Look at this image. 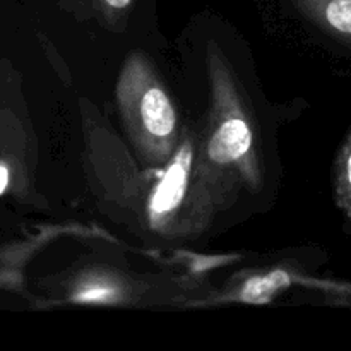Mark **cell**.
Returning <instances> with one entry per match:
<instances>
[{
	"label": "cell",
	"mask_w": 351,
	"mask_h": 351,
	"mask_svg": "<svg viewBox=\"0 0 351 351\" xmlns=\"http://www.w3.org/2000/svg\"><path fill=\"white\" fill-rule=\"evenodd\" d=\"M189 165H191V149L184 147L175 158L173 163L170 165L154 192L153 201H151V211L154 215H165V213H170L178 208L185 194Z\"/></svg>",
	"instance_id": "cell-1"
},
{
	"label": "cell",
	"mask_w": 351,
	"mask_h": 351,
	"mask_svg": "<svg viewBox=\"0 0 351 351\" xmlns=\"http://www.w3.org/2000/svg\"><path fill=\"white\" fill-rule=\"evenodd\" d=\"M252 134L243 120L233 119L223 123L209 143V156L216 163H230L249 151Z\"/></svg>",
	"instance_id": "cell-2"
},
{
	"label": "cell",
	"mask_w": 351,
	"mask_h": 351,
	"mask_svg": "<svg viewBox=\"0 0 351 351\" xmlns=\"http://www.w3.org/2000/svg\"><path fill=\"white\" fill-rule=\"evenodd\" d=\"M141 115L146 129L154 136H168L175 129V112L161 89H149L141 103Z\"/></svg>",
	"instance_id": "cell-3"
},
{
	"label": "cell",
	"mask_w": 351,
	"mask_h": 351,
	"mask_svg": "<svg viewBox=\"0 0 351 351\" xmlns=\"http://www.w3.org/2000/svg\"><path fill=\"white\" fill-rule=\"evenodd\" d=\"M290 285V276L285 271L278 269L266 276H256L249 280L243 287L242 300L249 304H266L269 302L281 288Z\"/></svg>",
	"instance_id": "cell-4"
},
{
	"label": "cell",
	"mask_w": 351,
	"mask_h": 351,
	"mask_svg": "<svg viewBox=\"0 0 351 351\" xmlns=\"http://www.w3.org/2000/svg\"><path fill=\"white\" fill-rule=\"evenodd\" d=\"M112 295V290L110 288H103V287H95V288H89V290L82 291L79 295V300L82 302H89V300H103V298L110 297Z\"/></svg>",
	"instance_id": "cell-5"
},
{
	"label": "cell",
	"mask_w": 351,
	"mask_h": 351,
	"mask_svg": "<svg viewBox=\"0 0 351 351\" xmlns=\"http://www.w3.org/2000/svg\"><path fill=\"white\" fill-rule=\"evenodd\" d=\"M7 182H9V171H7L5 167H2V165H0V194L5 191Z\"/></svg>",
	"instance_id": "cell-6"
},
{
	"label": "cell",
	"mask_w": 351,
	"mask_h": 351,
	"mask_svg": "<svg viewBox=\"0 0 351 351\" xmlns=\"http://www.w3.org/2000/svg\"><path fill=\"white\" fill-rule=\"evenodd\" d=\"M106 5L112 7V9H125L132 0H105Z\"/></svg>",
	"instance_id": "cell-7"
},
{
	"label": "cell",
	"mask_w": 351,
	"mask_h": 351,
	"mask_svg": "<svg viewBox=\"0 0 351 351\" xmlns=\"http://www.w3.org/2000/svg\"><path fill=\"white\" fill-rule=\"evenodd\" d=\"M345 177H346V184H348V189H350V192H351V144H350V153H348V156H346Z\"/></svg>",
	"instance_id": "cell-8"
}]
</instances>
